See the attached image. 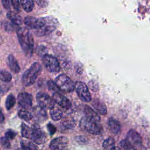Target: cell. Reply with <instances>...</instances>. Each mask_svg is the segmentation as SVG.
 I'll list each match as a JSON object with an SVG mask.
<instances>
[{"instance_id": "obj_25", "label": "cell", "mask_w": 150, "mask_h": 150, "mask_svg": "<svg viewBox=\"0 0 150 150\" xmlns=\"http://www.w3.org/2000/svg\"><path fill=\"white\" fill-rule=\"evenodd\" d=\"M18 115L20 118L26 121H29L31 120L33 118L32 114L30 112H29L28 111L25 110H19L18 112Z\"/></svg>"}, {"instance_id": "obj_10", "label": "cell", "mask_w": 150, "mask_h": 150, "mask_svg": "<svg viewBox=\"0 0 150 150\" xmlns=\"http://www.w3.org/2000/svg\"><path fill=\"white\" fill-rule=\"evenodd\" d=\"M33 97L32 94L27 92L20 93L18 95V101L20 106L25 110H30L32 107Z\"/></svg>"}, {"instance_id": "obj_22", "label": "cell", "mask_w": 150, "mask_h": 150, "mask_svg": "<svg viewBox=\"0 0 150 150\" xmlns=\"http://www.w3.org/2000/svg\"><path fill=\"white\" fill-rule=\"evenodd\" d=\"M33 112H34V114H35L36 117L39 120L43 121V120H46V118L47 117L45 109L40 107V106L35 107L33 109Z\"/></svg>"}, {"instance_id": "obj_31", "label": "cell", "mask_w": 150, "mask_h": 150, "mask_svg": "<svg viewBox=\"0 0 150 150\" xmlns=\"http://www.w3.org/2000/svg\"><path fill=\"white\" fill-rule=\"evenodd\" d=\"M47 86L49 90L54 91V93H59V91H60L59 89L57 88V86L56 85L54 81H53L52 80H49L47 81Z\"/></svg>"}, {"instance_id": "obj_43", "label": "cell", "mask_w": 150, "mask_h": 150, "mask_svg": "<svg viewBox=\"0 0 150 150\" xmlns=\"http://www.w3.org/2000/svg\"><path fill=\"white\" fill-rule=\"evenodd\" d=\"M4 119H5V118H4V115H3V114H2V112H1V122H2L4 121Z\"/></svg>"}, {"instance_id": "obj_16", "label": "cell", "mask_w": 150, "mask_h": 150, "mask_svg": "<svg viewBox=\"0 0 150 150\" xmlns=\"http://www.w3.org/2000/svg\"><path fill=\"white\" fill-rule=\"evenodd\" d=\"M93 106L97 111V112L102 115H105L107 112V110L105 104L101 100L96 98L93 102Z\"/></svg>"}, {"instance_id": "obj_14", "label": "cell", "mask_w": 150, "mask_h": 150, "mask_svg": "<svg viewBox=\"0 0 150 150\" xmlns=\"http://www.w3.org/2000/svg\"><path fill=\"white\" fill-rule=\"evenodd\" d=\"M6 63L8 67L10 70L14 73H18L20 70L21 68L19 65V63L16 59V58L12 54L8 55L6 60Z\"/></svg>"}, {"instance_id": "obj_3", "label": "cell", "mask_w": 150, "mask_h": 150, "mask_svg": "<svg viewBox=\"0 0 150 150\" xmlns=\"http://www.w3.org/2000/svg\"><path fill=\"white\" fill-rule=\"evenodd\" d=\"M80 126L83 130L93 135H99L103 132V127L100 121L90 119L85 116L81 118Z\"/></svg>"}, {"instance_id": "obj_1", "label": "cell", "mask_w": 150, "mask_h": 150, "mask_svg": "<svg viewBox=\"0 0 150 150\" xmlns=\"http://www.w3.org/2000/svg\"><path fill=\"white\" fill-rule=\"evenodd\" d=\"M16 35L21 47L27 57H31L33 53L34 40L29 30L25 28H18Z\"/></svg>"}, {"instance_id": "obj_42", "label": "cell", "mask_w": 150, "mask_h": 150, "mask_svg": "<svg viewBox=\"0 0 150 150\" xmlns=\"http://www.w3.org/2000/svg\"><path fill=\"white\" fill-rule=\"evenodd\" d=\"M36 3L40 7L44 8L47 6L48 5V1L42 0V1H36Z\"/></svg>"}, {"instance_id": "obj_18", "label": "cell", "mask_w": 150, "mask_h": 150, "mask_svg": "<svg viewBox=\"0 0 150 150\" xmlns=\"http://www.w3.org/2000/svg\"><path fill=\"white\" fill-rule=\"evenodd\" d=\"M84 114L85 117L92 119L94 120H96L97 121H100V116L88 105H86L84 108Z\"/></svg>"}, {"instance_id": "obj_32", "label": "cell", "mask_w": 150, "mask_h": 150, "mask_svg": "<svg viewBox=\"0 0 150 150\" xmlns=\"http://www.w3.org/2000/svg\"><path fill=\"white\" fill-rule=\"evenodd\" d=\"M88 87L93 91H96L98 90V84L97 82H96L95 80H91L90 81H88Z\"/></svg>"}, {"instance_id": "obj_45", "label": "cell", "mask_w": 150, "mask_h": 150, "mask_svg": "<svg viewBox=\"0 0 150 150\" xmlns=\"http://www.w3.org/2000/svg\"><path fill=\"white\" fill-rule=\"evenodd\" d=\"M16 150H25V149H23V148H18V149H17Z\"/></svg>"}, {"instance_id": "obj_27", "label": "cell", "mask_w": 150, "mask_h": 150, "mask_svg": "<svg viewBox=\"0 0 150 150\" xmlns=\"http://www.w3.org/2000/svg\"><path fill=\"white\" fill-rule=\"evenodd\" d=\"M22 148L25 150H37V146L32 142L22 141L21 142Z\"/></svg>"}, {"instance_id": "obj_19", "label": "cell", "mask_w": 150, "mask_h": 150, "mask_svg": "<svg viewBox=\"0 0 150 150\" xmlns=\"http://www.w3.org/2000/svg\"><path fill=\"white\" fill-rule=\"evenodd\" d=\"M6 17L12 22V23L16 25H20L22 24V18L18 14L10 11L6 14Z\"/></svg>"}, {"instance_id": "obj_41", "label": "cell", "mask_w": 150, "mask_h": 150, "mask_svg": "<svg viewBox=\"0 0 150 150\" xmlns=\"http://www.w3.org/2000/svg\"><path fill=\"white\" fill-rule=\"evenodd\" d=\"M76 72L77 74H80L83 73V66L81 63H78L76 66Z\"/></svg>"}, {"instance_id": "obj_38", "label": "cell", "mask_w": 150, "mask_h": 150, "mask_svg": "<svg viewBox=\"0 0 150 150\" xmlns=\"http://www.w3.org/2000/svg\"><path fill=\"white\" fill-rule=\"evenodd\" d=\"M47 129H48V131H49V132L50 135L54 134L56 132V130H57L56 127L54 125H53L52 124H51V123H49L47 125Z\"/></svg>"}, {"instance_id": "obj_12", "label": "cell", "mask_w": 150, "mask_h": 150, "mask_svg": "<svg viewBox=\"0 0 150 150\" xmlns=\"http://www.w3.org/2000/svg\"><path fill=\"white\" fill-rule=\"evenodd\" d=\"M31 128L33 131V142L38 144H41L46 141V137L45 134L42 131L40 126L38 124H34L32 125Z\"/></svg>"}, {"instance_id": "obj_4", "label": "cell", "mask_w": 150, "mask_h": 150, "mask_svg": "<svg viewBox=\"0 0 150 150\" xmlns=\"http://www.w3.org/2000/svg\"><path fill=\"white\" fill-rule=\"evenodd\" d=\"M54 83L60 91L63 93L72 92L75 88L74 82L66 74H62L55 78Z\"/></svg>"}, {"instance_id": "obj_34", "label": "cell", "mask_w": 150, "mask_h": 150, "mask_svg": "<svg viewBox=\"0 0 150 150\" xmlns=\"http://www.w3.org/2000/svg\"><path fill=\"white\" fill-rule=\"evenodd\" d=\"M11 3L12 4L13 8L16 11H19L21 9V5H20V1L18 0H11Z\"/></svg>"}, {"instance_id": "obj_33", "label": "cell", "mask_w": 150, "mask_h": 150, "mask_svg": "<svg viewBox=\"0 0 150 150\" xmlns=\"http://www.w3.org/2000/svg\"><path fill=\"white\" fill-rule=\"evenodd\" d=\"M16 135V133L13 131L12 129H8V131H6L5 133V137L6 139H13Z\"/></svg>"}, {"instance_id": "obj_17", "label": "cell", "mask_w": 150, "mask_h": 150, "mask_svg": "<svg viewBox=\"0 0 150 150\" xmlns=\"http://www.w3.org/2000/svg\"><path fill=\"white\" fill-rule=\"evenodd\" d=\"M108 125L110 131L114 134H117L120 131V123L113 118H110L108 121Z\"/></svg>"}, {"instance_id": "obj_30", "label": "cell", "mask_w": 150, "mask_h": 150, "mask_svg": "<svg viewBox=\"0 0 150 150\" xmlns=\"http://www.w3.org/2000/svg\"><path fill=\"white\" fill-rule=\"evenodd\" d=\"M36 51H37V54L39 56H41L42 57H43L45 56L47 54V47L46 46H43V45L39 46L38 47V48H37Z\"/></svg>"}, {"instance_id": "obj_26", "label": "cell", "mask_w": 150, "mask_h": 150, "mask_svg": "<svg viewBox=\"0 0 150 150\" xmlns=\"http://www.w3.org/2000/svg\"><path fill=\"white\" fill-rule=\"evenodd\" d=\"M120 145L124 150H136L134 145L127 139H124L120 141Z\"/></svg>"}, {"instance_id": "obj_2", "label": "cell", "mask_w": 150, "mask_h": 150, "mask_svg": "<svg viewBox=\"0 0 150 150\" xmlns=\"http://www.w3.org/2000/svg\"><path fill=\"white\" fill-rule=\"evenodd\" d=\"M42 72V66L39 62H34L22 76V83L25 86L32 85Z\"/></svg>"}, {"instance_id": "obj_35", "label": "cell", "mask_w": 150, "mask_h": 150, "mask_svg": "<svg viewBox=\"0 0 150 150\" xmlns=\"http://www.w3.org/2000/svg\"><path fill=\"white\" fill-rule=\"evenodd\" d=\"M63 126L66 128H71L74 126V122L73 120H66L63 122Z\"/></svg>"}, {"instance_id": "obj_29", "label": "cell", "mask_w": 150, "mask_h": 150, "mask_svg": "<svg viewBox=\"0 0 150 150\" xmlns=\"http://www.w3.org/2000/svg\"><path fill=\"white\" fill-rule=\"evenodd\" d=\"M115 145V141L112 138H108L104 141L103 142V146L104 149H111Z\"/></svg>"}, {"instance_id": "obj_44", "label": "cell", "mask_w": 150, "mask_h": 150, "mask_svg": "<svg viewBox=\"0 0 150 150\" xmlns=\"http://www.w3.org/2000/svg\"><path fill=\"white\" fill-rule=\"evenodd\" d=\"M110 150H121V149L120 148H118L117 146H114Z\"/></svg>"}, {"instance_id": "obj_39", "label": "cell", "mask_w": 150, "mask_h": 150, "mask_svg": "<svg viewBox=\"0 0 150 150\" xmlns=\"http://www.w3.org/2000/svg\"><path fill=\"white\" fill-rule=\"evenodd\" d=\"M76 141L80 144H84L88 141V139L84 135H78L76 137Z\"/></svg>"}, {"instance_id": "obj_6", "label": "cell", "mask_w": 150, "mask_h": 150, "mask_svg": "<svg viewBox=\"0 0 150 150\" xmlns=\"http://www.w3.org/2000/svg\"><path fill=\"white\" fill-rule=\"evenodd\" d=\"M43 64L47 70L50 73H57L60 70V64L58 60L51 54H46L42 57Z\"/></svg>"}, {"instance_id": "obj_8", "label": "cell", "mask_w": 150, "mask_h": 150, "mask_svg": "<svg viewBox=\"0 0 150 150\" xmlns=\"http://www.w3.org/2000/svg\"><path fill=\"white\" fill-rule=\"evenodd\" d=\"M46 16L43 18H36L32 16H27L23 20L24 23L26 26L36 30L43 27L46 25Z\"/></svg>"}, {"instance_id": "obj_5", "label": "cell", "mask_w": 150, "mask_h": 150, "mask_svg": "<svg viewBox=\"0 0 150 150\" xmlns=\"http://www.w3.org/2000/svg\"><path fill=\"white\" fill-rule=\"evenodd\" d=\"M47 21L46 25L40 29H37L35 31V34L38 36H43L53 32L57 27L58 21L57 19L53 16H46Z\"/></svg>"}, {"instance_id": "obj_7", "label": "cell", "mask_w": 150, "mask_h": 150, "mask_svg": "<svg viewBox=\"0 0 150 150\" xmlns=\"http://www.w3.org/2000/svg\"><path fill=\"white\" fill-rule=\"evenodd\" d=\"M75 88L79 98L84 102H90L91 96L89 92L88 86L82 81H77L75 83Z\"/></svg>"}, {"instance_id": "obj_21", "label": "cell", "mask_w": 150, "mask_h": 150, "mask_svg": "<svg viewBox=\"0 0 150 150\" xmlns=\"http://www.w3.org/2000/svg\"><path fill=\"white\" fill-rule=\"evenodd\" d=\"M21 134L22 136L24 138L30 139H33V131L31 127H28L23 122L21 125Z\"/></svg>"}, {"instance_id": "obj_20", "label": "cell", "mask_w": 150, "mask_h": 150, "mask_svg": "<svg viewBox=\"0 0 150 150\" xmlns=\"http://www.w3.org/2000/svg\"><path fill=\"white\" fill-rule=\"evenodd\" d=\"M50 115L53 120L59 121L62 118L63 112L59 108L53 106L50 109Z\"/></svg>"}, {"instance_id": "obj_23", "label": "cell", "mask_w": 150, "mask_h": 150, "mask_svg": "<svg viewBox=\"0 0 150 150\" xmlns=\"http://www.w3.org/2000/svg\"><path fill=\"white\" fill-rule=\"evenodd\" d=\"M20 2L23 9L26 12H31L34 8V1L32 0H21Z\"/></svg>"}, {"instance_id": "obj_13", "label": "cell", "mask_w": 150, "mask_h": 150, "mask_svg": "<svg viewBox=\"0 0 150 150\" xmlns=\"http://www.w3.org/2000/svg\"><path fill=\"white\" fill-rule=\"evenodd\" d=\"M53 100L64 110H70L71 108L70 101L64 95L59 93H54L53 95Z\"/></svg>"}, {"instance_id": "obj_11", "label": "cell", "mask_w": 150, "mask_h": 150, "mask_svg": "<svg viewBox=\"0 0 150 150\" xmlns=\"http://www.w3.org/2000/svg\"><path fill=\"white\" fill-rule=\"evenodd\" d=\"M68 144V139L66 137L61 136L52 139L49 146L52 150H65Z\"/></svg>"}, {"instance_id": "obj_40", "label": "cell", "mask_w": 150, "mask_h": 150, "mask_svg": "<svg viewBox=\"0 0 150 150\" xmlns=\"http://www.w3.org/2000/svg\"><path fill=\"white\" fill-rule=\"evenodd\" d=\"M1 2L3 6L7 10H9L11 9V5H10V2L11 1L9 0H2Z\"/></svg>"}, {"instance_id": "obj_36", "label": "cell", "mask_w": 150, "mask_h": 150, "mask_svg": "<svg viewBox=\"0 0 150 150\" xmlns=\"http://www.w3.org/2000/svg\"><path fill=\"white\" fill-rule=\"evenodd\" d=\"M1 142L2 145L5 148H9L11 146L10 142L8 139L5 137H2L1 139Z\"/></svg>"}, {"instance_id": "obj_15", "label": "cell", "mask_w": 150, "mask_h": 150, "mask_svg": "<svg viewBox=\"0 0 150 150\" xmlns=\"http://www.w3.org/2000/svg\"><path fill=\"white\" fill-rule=\"evenodd\" d=\"M127 139H128L134 145H139L142 143L141 137L134 129H130L128 132Z\"/></svg>"}, {"instance_id": "obj_28", "label": "cell", "mask_w": 150, "mask_h": 150, "mask_svg": "<svg viewBox=\"0 0 150 150\" xmlns=\"http://www.w3.org/2000/svg\"><path fill=\"white\" fill-rule=\"evenodd\" d=\"M12 75L8 71L2 70H1V73H0V79L2 81L4 82H10L12 80Z\"/></svg>"}, {"instance_id": "obj_37", "label": "cell", "mask_w": 150, "mask_h": 150, "mask_svg": "<svg viewBox=\"0 0 150 150\" xmlns=\"http://www.w3.org/2000/svg\"><path fill=\"white\" fill-rule=\"evenodd\" d=\"M4 25L5 30L7 32H12L13 30V28H14L13 25L10 22H5L4 23Z\"/></svg>"}, {"instance_id": "obj_9", "label": "cell", "mask_w": 150, "mask_h": 150, "mask_svg": "<svg viewBox=\"0 0 150 150\" xmlns=\"http://www.w3.org/2000/svg\"><path fill=\"white\" fill-rule=\"evenodd\" d=\"M36 100L39 104V105L44 108H51L54 106L53 99L46 93L43 92H39L36 94Z\"/></svg>"}, {"instance_id": "obj_24", "label": "cell", "mask_w": 150, "mask_h": 150, "mask_svg": "<svg viewBox=\"0 0 150 150\" xmlns=\"http://www.w3.org/2000/svg\"><path fill=\"white\" fill-rule=\"evenodd\" d=\"M16 103V98L12 94H9L5 100V107L6 110L11 109Z\"/></svg>"}]
</instances>
